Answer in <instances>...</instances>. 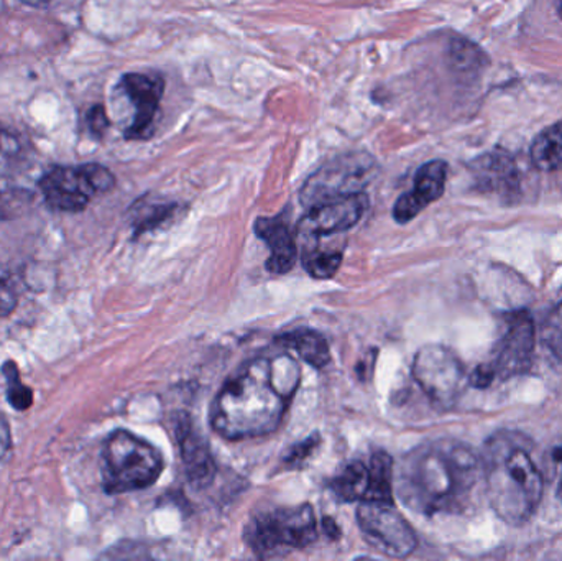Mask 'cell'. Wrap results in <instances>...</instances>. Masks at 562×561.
Here are the masks:
<instances>
[{"mask_svg": "<svg viewBox=\"0 0 562 561\" xmlns=\"http://www.w3.org/2000/svg\"><path fill=\"white\" fill-rule=\"evenodd\" d=\"M300 378V366L288 355L247 362L223 385L214 401V431L231 441L273 434L283 420Z\"/></svg>", "mask_w": 562, "mask_h": 561, "instance_id": "1", "label": "cell"}, {"mask_svg": "<svg viewBox=\"0 0 562 561\" xmlns=\"http://www.w3.org/2000/svg\"><path fill=\"white\" fill-rule=\"evenodd\" d=\"M482 491L485 493L482 458L461 441L422 445L400 464V497L423 516L468 513Z\"/></svg>", "mask_w": 562, "mask_h": 561, "instance_id": "2", "label": "cell"}, {"mask_svg": "<svg viewBox=\"0 0 562 561\" xmlns=\"http://www.w3.org/2000/svg\"><path fill=\"white\" fill-rule=\"evenodd\" d=\"M531 448L525 435L508 430L497 431L485 444V496L508 526L527 524L543 500V474L531 458Z\"/></svg>", "mask_w": 562, "mask_h": 561, "instance_id": "3", "label": "cell"}, {"mask_svg": "<svg viewBox=\"0 0 562 561\" xmlns=\"http://www.w3.org/2000/svg\"><path fill=\"white\" fill-rule=\"evenodd\" d=\"M160 451L127 430H117L102 450V486L108 494H125L154 486L164 473Z\"/></svg>", "mask_w": 562, "mask_h": 561, "instance_id": "4", "label": "cell"}, {"mask_svg": "<svg viewBox=\"0 0 562 561\" xmlns=\"http://www.w3.org/2000/svg\"><path fill=\"white\" fill-rule=\"evenodd\" d=\"M505 329L492 349L491 359L469 375V385L488 389L530 371L537 349V325L527 310L508 312Z\"/></svg>", "mask_w": 562, "mask_h": 561, "instance_id": "5", "label": "cell"}, {"mask_svg": "<svg viewBox=\"0 0 562 561\" xmlns=\"http://www.w3.org/2000/svg\"><path fill=\"white\" fill-rule=\"evenodd\" d=\"M316 539L317 519L310 504L260 514L246 529L247 543L260 559L306 549Z\"/></svg>", "mask_w": 562, "mask_h": 561, "instance_id": "6", "label": "cell"}, {"mask_svg": "<svg viewBox=\"0 0 562 561\" xmlns=\"http://www.w3.org/2000/svg\"><path fill=\"white\" fill-rule=\"evenodd\" d=\"M376 175L375 158L363 152H352L333 158L314 171L300 191L301 204L314 207L340 198L363 193Z\"/></svg>", "mask_w": 562, "mask_h": 561, "instance_id": "7", "label": "cell"}, {"mask_svg": "<svg viewBox=\"0 0 562 561\" xmlns=\"http://www.w3.org/2000/svg\"><path fill=\"white\" fill-rule=\"evenodd\" d=\"M115 187L114 175L99 164L79 167H55L40 180V190L52 210L78 213L92 198L108 193Z\"/></svg>", "mask_w": 562, "mask_h": 561, "instance_id": "8", "label": "cell"}, {"mask_svg": "<svg viewBox=\"0 0 562 561\" xmlns=\"http://www.w3.org/2000/svg\"><path fill=\"white\" fill-rule=\"evenodd\" d=\"M413 378L432 404L445 408L452 407L469 385L461 359L439 345L419 349L413 361Z\"/></svg>", "mask_w": 562, "mask_h": 561, "instance_id": "9", "label": "cell"}, {"mask_svg": "<svg viewBox=\"0 0 562 561\" xmlns=\"http://www.w3.org/2000/svg\"><path fill=\"white\" fill-rule=\"evenodd\" d=\"M357 523L363 539L383 556L405 559L415 552V532L392 501H360Z\"/></svg>", "mask_w": 562, "mask_h": 561, "instance_id": "10", "label": "cell"}, {"mask_svg": "<svg viewBox=\"0 0 562 561\" xmlns=\"http://www.w3.org/2000/svg\"><path fill=\"white\" fill-rule=\"evenodd\" d=\"M367 207L369 198L366 193L317 204L310 207V213L297 223V237L303 240L324 239L334 234L346 233L362 220Z\"/></svg>", "mask_w": 562, "mask_h": 561, "instance_id": "11", "label": "cell"}, {"mask_svg": "<svg viewBox=\"0 0 562 561\" xmlns=\"http://www.w3.org/2000/svg\"><path fill=\"white\" fill-rule=\"evenodd\" d=\"M121 86L135 108L134 119L125 132V137L132 141L148 137L160 108L164 81L142 72H128L122 78Z\"/></svg>", "mask_w": 562, "mask_h": 561, "instance_id": "12", "label": "cell"}, {"mask_svg": "<svg viewBox=\"0 0 562 561\" xmlns=\"http://www.w3.org/2000/svg\"><path fill=\"white\" fill-rule=\"evenodd\" d=\"M448 180V164L432 160L423 165L415 175V184L408 193L402 194L393 206L396 223L406 224L415 220L429 204L445 194Z\"/></svg>", "mask_w": 562, "mask_h": 561, "instance_id": "13", "label": "cell"}, {"mask_svg": "<svg viewBox=\"0 0 562 561\" xmlns=\"http://www.w3.org/2000/svg\"><path fill=\"white\" fill-rule=\"evenodd\" d=\"M178 445H180L181 460L187 470L188 480L194 487H207L216 476V463L206 440L198 434L187 415L178 417L175 428Z\"/></svg>", "mask_w": 562, "mask_h": 561, "instance_id": "14", "label": "cell"}, {"mask_svg": "<svg viewBox=\"0 0 562 561\" xmlns=\"http://www.w3.org/2000/svg\"><path fill=\"white\" fill-rule=\"evenodd\" d=\"M472 173L475 177V184L487 193L512 198L520 187V177H518L515 161L502 152L477 158L472 164Z\"/></svg>", "mask_w": 562, "mask_h": 561, "instance_id": "15", "label": "cell"}, {"mask_svg": "<svg viewBox=\"0 0 562 561\" xmlns=\"http://www.w3.org/2000/svg\"><path fill=\"white\" fill-rule=\"evenodd\" d=\"M256 234L270 247L267 269L272 273H288L296 262V244L286 221L281 216L260 217L256 223Z\"/></svg>", "mask_w": 562, "mask_h": 561, "instance_id": "16", "label": "cell"}, {"mask_svg": "<svg viewBox=\"0 0 562 561\" xmlns=\"http://www.w3.org/2000/svg\"><path fill=\"white\" fill-rule=\"evenodd\" d=\"M277 341L286 349L296 352L304 362L313 368H326L330 361L329 345L323 335L313 329L300 328L281 335Z\"/></svg>", "mask_w": 562, "mask_h": 561, "instance_id": "17", "label": "cell"}, {"mask_svg": "<svg viewBox=\"0 0 562 561\" xmlns=\"http://www.w3.org/2000/svg\"><path fill=\"white\" fill-rule=\"evenodd\" d=\"M530 155L538 170L547 173L562 170V121L538 134L531 144Z\"/></svg>", "mask_w": 562, "mask_h": 561, "instance_id": "18", "label": "cell"}, {"mask_svg": "<svg viewBox=\"0 0 562 561\" xmlns=\"http://www.w3.org/2000/svg\"><path fill=\"white\" fill-rule=\"evenodd\" d=\"M303 267L313 279L326 280L336 276L342 263V249L319 246L317 240H304Z\"/></svg>", "mask_w": 562, "mask_h": 561, "instance_id": "19", "label": "cell"}, {"mask_svg": "<svg viewBox=\"0 0 562 561\" xmlns=\"http://www.w3.org/2000/svg\"><path fill=\"white\" fill-rule=\"evenodd\" d=\"M369 486V467L363 464L362 461H352V463L347 464L333 481L334 494L344 503L366 501Z\"/></svg>", "mask_w": 562, "mask_h": 561, "instance_id": "20", "label": "cell"}, {"mask_svg": "<svg viewBox=\"0 0 562 561\" xmlns=\"http://www.w3.org/2000/svg\"><path fill=\"white\" fill-rule=\"evenodd\" d=\"M370 486L366 501H392L393 461L385 451H375L369 464Z\"/></svg>", "mask_w": 562, "mask_h": 561, "instance_id": "21", "label": "cell"}, {"mask_svg": "<svg viewBox=\"0 0 562 561\" xmlns=\"http://www.w3.org/2000/svg\"><path fill=\"white\" fill-rule=\"evenodd\" d=\"M2 374L7 382V401H9L10 407L15 408L16 412L29 411L33 405V392L20 379V371L15 362L7 361L3 364Z\"/></svg>", "mask_w": 562, "mask_h": 561, "instance_id": "22", "label": "cell"}, {"mask_svg": "<svg viewBox=\"0 0 562 561\" xmlns=\"http://www.w3.org/2000/svg\"><path fill=\"white\" fill-rule=\"evenodd\" d=\"M177 211L178 204L175 203L147 204L135 216V231H137V234L148 233V231L155 229V227L161 226V224L175 217Z\"/></svg>", "mask_w": 562, "mask_h": 561, "instance_id": "23", "label": "cell"}, {"mask_svg": "<svg viewBox=\"0 0 562 561\" xmlns=\"http://www.w3.org/2000/svg\"><path fill=\"white\" fill-rule=\"evenodd\" d=\"M541 341L544 348L562 362V302L544 319L541 326Z\"/></svg>", "mask_w": 562, "mask_h": 561, "instance_id": "24", "label": "cell"}, {"mask_svg": "<svg viewBox=\"0 0 562 561\" xmlns=\"http://www.w3.org/2000/svg\"><path fill=\"white\" fill-rule=\"evenodd\" d=\"M451 58L456 68L462 69V71L482 68L485 63L484 53L468 40H456L452 43Z\"/></svg>", "mask_w": 562, "mask_h": 561, "instance_id": "25", "label": "cell"}, {"mask_svg": "<svg viewBox=\"0 0 562 561\" xmlns=\"http://www.w3.org/2000/svg\"><path fill=\"white\" fill-rule=\"evenodd\" d=\"M317 445H319V437L317 435L301 441L296 447L291 448L290 453L284 458V463L288 467H297V464L303 463V461L311 457V453L316 450Z\"/></svg>", "mask_w": 562, "mask_h": 561, "instance_id": "26", "label": "cell"}, {"mask_svg": "<svg viewBox=\"0 0 562 561\" xmlns=\"http://www.w3.org/2000/svg\"><path fill=\"white\" fill-rule=\"evenodd\" d=\"M109 124H111V122H109L108 112H105L104 105L95 104L89 109L88 125L92 135H95V137H102V135L105 134V131H108Z\"/></svg>", "mask_w": 562, "mask_h": 561, "instance_id": "27", "label": "cell"}, {"mask_svg": "<svg viewBox=\"0 0 562 561\" xmlns=\"http://www.w3.org/2000/svg\"><path fill=\"white\" fill-rule=\"evenodd\" d=\"M22 150L19 138L10 131L0 127V164L13 160Z\"/></svg>", "mask_w": 562, "mask_h": 561, "instance_id": "28", "label": "cell"}, {"mask_svg": "<svg viewBox=\"0 0 562 561\" xmlns=\"http://www.w3.org/2000/svg\"><path fill=\"white\" fill-rule=\"evenodd\" d=\"M16 302H19V299H16V293L12 285L0 282V318L12 315L15 312Z\"/></svg>", "mask_w": 562, "mask_h": 561, "instance_id": "29", "label": "cell"}, {"mask_svg": "<svg viewBox=\"0 0 562 561\" xmlns=\"http://www.w3.org/2000/svg\"><path fill=\"white\" fill-rule=\"evenodd\" d=\"M12 447V434H10L9 422L0 415V460L5 458Z\"/></svg>", "mask_w": 562, "mask_h": 561, "instance_id": "30", "label": "cell"}, {"mask_svg": "<svg viewBox=\"0 0 562 561\" xmlns=\"http://www.w3.org/2000/svg\"><path fill=\"white\" fill-rule=\"evenodd\" d=\"M323 529L324 532H326V536H329L330 539H337V537L340 536L339 529H337L336 523H334L333 519H329V517H326L323 523Z\"/></svg>", "mask_w": 562, "mask_h": 561, "instance_id": "31", "label": "cell"}, {"mask_svg": "<svg viewBox=\"0 0 562 561\" xmlns=\"http://www.w3.org/2000/svg\"><path fill=\"white\" fill-rule=\"evenodd\" d=\"M22 2L26 3V5L38 7L45 5V3H48L49 0H22Z\"/></svg>", "mask_w": 562, "mask_h": 561, "instance_id": "32", "label": "cell"}, {"mask_svg": "<svg viewBox=\"0 0 562 561\" xmlns=\"http://www.w3.org/2000/svg\"><path fill=\"white\" fill-rule=\"evenodd\" d=\"M557 460L560 461V467L562 471V447L560 448V450H558Z\"/></svg>", "mask_w": 562, "mask_h": 561, "instance_id": "33", "label": "cell"}, {"mask_svg": "<svg viewBox=\"0 0 562 561\" xmlns=\"http://www.w3.org/2000/svg\"><path fill=\"white\" fill-rule=\"evenodd\" d=\"M558 497H560V501L562 504V478H561L560 487H558Z\"/></svg>", "mask_w": 562, "mask_h": 561, "instance_id": "34", "label": "cell"}, {"mask_svg": "<svg viewBox=\"0 0 562 561\" xmlns=\"http://www.w3.org/2000/svg\"><path fill=\"white\" fill-rule=\"evenodd\" d=\"M558 12H560L562 19V0H558Z\"/></svg>", "mask_w": 562, "mask_h": 561, "instance_id": "35", "label": "cell"}, {"mask_svg": "<svg viewBox=\"0 0 562 561\" xmlns=\"http://www.w3.org/2000/svg\"><path fill=\"white\" fill-rule=\"evenodd\" d=\"M0 217H2V214H0Z\"/></svg>", "mask_w": 562, "mask_h": 561, "instance_id": "36", "label": "cell"}]
</instances>
